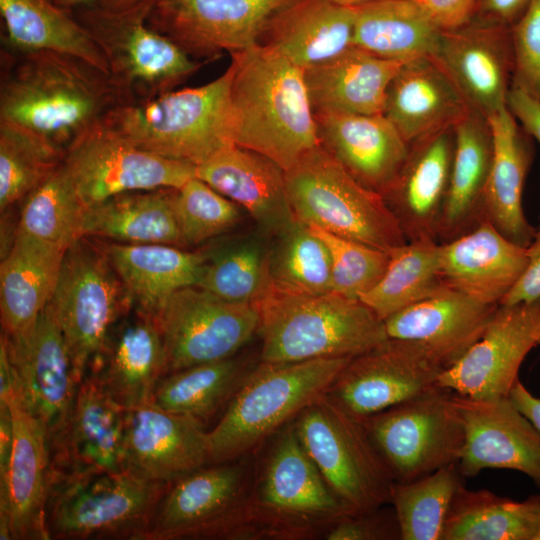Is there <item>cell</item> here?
I'll list each match as a JSON object with an SVG mask.
<instances>
[{
	"label": "cell",
	"instance_id": "6da1fadb",
	"mask_svg": "<svg viewBox=\"0 0 540 540\" xmlns=\"http://www.w3.org/2000/svg\"><path fill=\"white\" fill-rule=\"evenodd\" d=\"M230 55L231 143L290 169L319 144L305 70L260 44Z\"/></svg>",
	"mask_w": 540,
	"mask_h": 540
},
{
	"label": "cell",
	"instance_id": "7a4b0ae2",
	"mask_svg": "<svg viewBox=\"0 0 540 540\" xmlns=\"http://www.w3.org/2000/svg\"><path fill=\"white\" fill-rule=\"evenodd\" d=\"M121 102L110 78L69 55L23 52L1 84L0 122L70 145Z\"/></svg>",
	"mask_w": 540,
	"mask_h": 540
},
{
	"label": "cell",
	"instance_id": "3957f363",
	"mask_svg": "<svg viewBox=\"0 0 540 540\" xmlns=\"http://www.w3.org/2000/svg\"><path fill=\"white\" fill-rule=\"evenodd\" d=\"M269 439L228 539H303L351 515L304 449L292 422Z\"/></svg>",
	"mask_w": 540,
	"mask_h": 540
},
{
	"label": "cell",
	"instance_id": "277c9868",
	"mask_svg": "<svg viewBox=\"0 0 540 540\" xmlns=\"http://www.w3.org/2000/svg\"><path fill=\"white\" fill-rule=\"evenodd\" d=\"M258 307L263 362L353 358L388 339L384 321L366 304L334 292L298 295L274 289Z\"/></svg>",
	"mask_w": 540,
	"mask_h": 540
},
{
	"label": "cell",
	"instance_id": "5b68a950",
	"mask_svg": "<svg viewBox=\"0 0 540 540\" xmlns=\"http://www.w3.org/2000/svg\"><path fill=\"white\" fill-rule=\"evenodd\" d=\"M351 358L263 362L252 369L207 432L211 464L245 457L326 393Z\"/></svg>",
	"mask_w": 540,
	"mask_h": 540
},
{
	"label": "cell",
	"instance_id": "8992f818",
	"mask_svg": "<svg viewBox=\"0 0 540 540\" xmlns=\"http://www.w3.org/2000/svg\"><path fill=\"white\" fill-rule=\"evenodd\" d=\"M232 77L230 64L206 84L120 102L102 121L144 150L197 166L232 144Z\"/></svg>",
	"mask_w": 540,
	"mask_h": 540
},
{
	"label": "cell",
	"instance_id": "52a82bcc",
	"mask_svg": "<svg viewBox=\"0 0 540 540\" xmlns=\"http://www.w3.org/2000/svg\"><path fill=\"white\" fill-rule=\"evenodd\" d=\"M171 484L135 473L53 471L46 508L50 539L143 540Z\"/></svg>",
	"mask_w": 540,
	"mask_h": 540
},
{
	"label": "cell",
	"instance_id": "ba28073f",
	"mask_svg": "<svg viewBox=\"0 0 540 540\" xmlns=\"http://www.w3.org/2000/svg\"><path fill=\"white\" fill-rule=\"evenodd\" d=\"M295 218L384 251L407 242L383 196L356 181L320 144L285 171Z\"/></svg>",
	"mask_w": 540,
	"mask_h": 540
},
{
	"label": "cell",
	"instance_id": "9c48e42d",
	"mask_svg": "<svg viewBox=\"0 0 540 540\" xmlns=\"http://www.w3.org/2000/svg\"><path fill=\"white\" fill-rule=\"evenodd\" d=\"M291 422L304 449L351 515L390 504L395 481L361 419L324 393Z\"/></svg>",
	"mask_w": 540,
	"mask_h": 540
},
{
	"label": "cell",
	"instance_id": "30bf717a",
	"mask_svg": "<svg viewBox=\"0 0 540 540\" xmlns=\"http://www.w3.org/2000/svg\"><path fill=\"white\" fill-rule=\"evenodd\" d=\"M49 305L81 382L98 365L133 301L102 247L82 238L65 253Z\"/></svg>",
	"mask_w": 540,
	"mask_h": 540
},
{
	"label": "cell",
	"instance_id": "8fae6325",
	"mask_svg": "<svg viewBox=\"0 0 540 540\" xmlns=\"http://www.w3.org/2000/svg\"><path fill=\"white\" fill-rule=\"evenodd\" d=\"M454 395L435 384L361 419L395 482L458 464L465 433Z\"/></svg>",
	"mask_w": 540,
	"mask_h": 540
},
{
	"label": "cell",
	"instance_id": "7c38bea8",
	"mask_svg": "<svg viewBox=\"0 0 540 540\" xmlns=\"http://www.w3.org/2000/svg\"><path fill=\"white\" fill-rule=\"evenodd\" d=\"M151 1L119 10L101 7L84 15L82 24L105 56L121 102L169 91L203 64L149 24Z\"/></svg>",
	"mask_w": 540,
	"mask_h": 540
},
{
	"label": "cell",
	"instance_id": "4fadbf2b",
	"mask_svg": "<svg viewBox=\"0 0 540 540\" xmlns=\"http://www.w3.org/2000/svg\"><path fill=\"white\" fill-rule=\"evenodd\" d=\"M62 164L87 209L123 193L178 189L196 172L191 163L136 146L103 121L70 145Z\"/></svg>",
	"mask_w": 540,
	"mask_h": 540
},
{
	"label": "cell",
	"instance_id": "5bb4252c",
	"mask_svg": "<svg viewBox=\"0 0 540 540\" xmlns=\"http://www.w3.org/2000/svg\"><path fill=\"white\" fill-rule=\"evenodd\" d=\"M162 333L166 374L237 354L258 334V304L224 300L190 286L171 294L152 315Z\"/></svg>",
	"mask_w": 540,
	"mask_h": 540
},
{
	"label": "cell",
	"instance_id": "9a60e30c",
	"mask_svg": "<svg viewBox=\"0 0 540 540\" xmlns=\"http://www.w3.org/2000/svg\"><path fill=\"white\" fill-rule=\"evenodd\" d=\"M443 371L419 342L388 338L351 358L326 394L362 419L430 388Z\"/></svg>",
	"mask_w": 540,
	"mask_h": 540
},
{
	"label": "cell",
	"instance_id": "2e32d148",
	"mask_svg": "<svg viewBox=\"0 0 540 540\" xmlns=\"http://www.w3.org/2000/svg\"><path fill=\"white\" fill-rule=\"evenodd\" d=\"M287 0H152L148 22L192 58L214 60L256 46Z\"/></svg>",
	"mask_w": 540,
	"mask_h": 540
},
{
	"label": "cell",
	"instance_id": "e0dca14e",
	"mask_svg": "<svg viewBox=\"0 0 540 540\" xmlns=\"http://www.w3.org/2000/svg\"><path fill=\"white\" fill-rule=\"evenodd\" d=\"M539 340L540 300L499 305L481 338L436 384L475 399L509 397L525 357Z\"/></svg>",
	"mask_w": 540,
	"mask_h": 540
},
{
	"label": "cell",
	"instance_id": "ac0fdd59",
	"mask_svg": "<svg viewBox=\"0 0 540 540\" xmlns=\"http://www.w3.org/2000/svg\"><path fill=\"white\" fill-rule=\"evenodd\" d=\"M251 482L241 458L190 472L169 486L143 540L219 539Z\"/></svg>",
	"mask_w": 540,
	"mask_h": 540
},
{
	"label": "cell",
	"instance_id": "d6986e66",
	"mask_svg": "<svg viewBox=\"0 0 540 540\" xmlns=\"http://www.w3.org/2000/svg\"><path fill=\"white\" fill-rule=\"evenodd\" d=\"M3 403L11 410L13 437L7 467L0 473V539L49 540L52 457L46 431L18 399Z\"/></svg>",
	"mask_w": 540,
	"mask_h": 540
},
{
	"label": "cell",
	"instance_id": "ffe728a7",
	"mask_svg": "<svg viewBox=\"0 0 540 540\" xmlns=\"http://www.w3.org/2000/svg\"><path fill=\"white\" fill-rule=\"evenodd\" d=\"M2 336L17 370L21 404L41 422L51 448L68 423L80 381L49 303L27 339Z\"/></svg>",
	"mask_w": 540,
	"mask_h": 540
},
{
	"label": "cell",
	"instance_id": "44dd1931",
	"mask_svg": "<svg viewBox=\"0 0 540 540\" xmlns=\"http://www.w3.org/2000/svg\"><path fill=\"white\" fill-rule=\"evenodd\" d=\"M464 425L458 468L473 477L488 468L527 475L540 488V431L509 397L475 399L455 393Z\"/></svg>",
	"mask_w": 540,
	"mask_h": 540
},
{
	"label": "cell",
	"instance_id": "7402d4cb",
	"mask_svg": "<svg viewBox=\"0 0 540 540\" xmlns=\"http://www.w3.org/2000/svg\"><path fill=\"white\" fill-rule=\"evenodd\" d=\"M435 58L471 109L489 118L507 107L513 73L511 26L472 17L442 31Z\"/></svg>",
	"mask_w": 540,
	"mask_h": 540
},
{
	"label": "cell",
	"instance_id": "603a6c76",
	"mask_svg": "<svg viewBox=\"0 0 540 540\" xmlns=\"http://www.w3.org/2000/svg\"><path fill=\"white\" fill-rule=\"evenodd\" d=\"M207 432L202 421L153 403L126 410L127 470L172 484L210 463Z\"/></svg>",
	"mask_w": 540,
	"mask_h": 540
},
{
	"label": "cell",
	"instance_id": "cb8c5ba5",
	"mask_svg": "<svg viewBox=\"0 0 540 540\" xmlns=\"http://www.w3.org/2000/svg\"><path fill=\"white\" fill-rule=\"evenodd\" d=\"M125 412L94 373L80 382L68 423L51 446L52 469L61 473L127 470Z\"/></svg>",
	"mask_w": 540,
	"mask_h": 540
},
{
	"label": "cell",
	"instance_id": "d4e9b609",
	"mask_svg": "<svg viewBox=\"0 0 540 540\" xmlns=\"http://www.w3.org/2000/svg\"><path fill=\"white\" fill-rule=\"evenodd\" d=\"M453 150V128L410 144L399 174L382 195L407 241H437Z\"/></svg>",
	"mask_w": 540,
	"mask_h": 540
},
{
	"label": "cell",
	"instance_id": "484cf974",
	"mask_svg": "<svg viewBox=\"0 0 540 540\" xmlns=\"http://www.w3.org/2000/svg\"><path fill=\"white\" fill-rule=\"evenodd\" d=\"M499 305L444 287L384 320L388 338L422 344L445 370L481 338Z\"/></svg>",
	"mask_w": 540,
	"mask_h": 540
},
{
	"label": "cell",
	"instance_id": "4316f807",
	"mask_svg": "<svg viewBox=\"0 0 540 540\" xmlns=\"http://www.w3.org/2000/svg\"><path fill=\"white\" fill-rule=\"evenodd\" d=\"M319 144L361 185L383 195L399 174L408 144L383 114H314Z\"/></svg>",
	"mask_w": 540,
	"mask_h": 540
},
{
	"label": "cell",
	"instance_id": "83f0119b",
	"mask_svg": "<svg viewBox=\"0 0 540 540\" xmlns=\"http://www.w3.org/2000/svg\"><path fill=\"white\" fill-rule=\"evenodd\" d=\"M471 110L440 62L425 56L401 65L388 86L383 115L409 146L453 128Z\"/></svg>",
	"mask_w": 540,
	"mask_h": 540
},
{
	"label": "cell",
	"instance_id": "f1b7e54d",
	"mask_svg": "<svg viewBox=\"0 0 540 540\" xmlns=\"http://www.w3.org/2000/svg\"><path fill=\"white\" fill-rule=\"evenodd\" d=\"M195 176L246 209L267 234L274 236L296 220L285 170L258 152L227 145L197 165Z\"/></svg>",
	"mask_w": 540,
	"mask_h": 540
},
{
	"label": "cell",
	"instance_id": "f546056e",
	"mask_svg": "<svg viewBox=\"0 0 540 540\" xmlns=\"http://www.w3.org/2000/svg\"><path fill=\"white\" fill-rule=\"evenodd\" d=\"M527 263L526 247L507 239L487 221L440 244L444 285L487 304L500 305Z\"/></svg>",
	"mask_w": 540,
	"mask_h": 540
},
{
	"label": "cell",
	"instance_id": "4dcf8cb0",
	"mask_svg": "<svg viewBox=\"0 0 540 540\" xmlns=\"http://www.w3.org/2000/svg\"><path fill=\"white\" fill-rule=\"evenodd\" d=\"M166 350L155 318L136 309L113 328L103 355L90 372L123 409L149 404L166 375ZM89 374V373H88Z\"/></svg>",
	"mask_w": 540,
	"mask_h": 540
},
{
	"label": "cell",
	"instance_id": "1f68e13d",
	"mask_svg": "<svg viewBox=\"0 0 540 540\" xmlns=\"http://www.w3.org/2000/svg\"><path fill=\"white\" fill-rule=\"evenodd\" d=\"M66 249L16 233L0 264V311L4 335L27 339L51 301Z\"/></svg>",
	"mask_w": 540,
	"mask_h": 540
},
{
	"label": "cell",
	"instance_id": "d6a6232c",
	"mask_svg": "<svg viewBox=\"0 0 540 540\" xmlns=\"http://www.w3.org/2000/svg\"><path fill=\"white\" fill-rule=\"evenodd\" d=\"M258 44L306 70L353 46V10L333 0H287L268 19Z\"/></svg>",
	"mask_w": 540,
	"mask_h": 540
},
{
	"label": "cell",
	"instance_id": "836d02e7",
	"mask_svg": "<svg viewBox=\"0 0 540 540\" xmlns=\"http://www.w3.org/2000/svg\"><path fill=\"white\" fill-rule=\"evenodd\" d=\"M493 160L484 196V217L503 236L527 247L536 229L523 210L525 181L533 163V138L506 107L488 118Z\"/></svg>",
	"mask_w": 540,
	"mask_h": 540
},
{
	"label": "cell",
	"instance_id": "e575fe53",
	"mask_svg": "<svg viewBox=\"0 0 540 540\" xmlns=\"http://www.w3.org/2000/svg\"><path fill=\"white\" fill-rule=\"evenodd\" d=\"M449 186L437 241H452L485 221L484 196L493 160V134L483 114L471 110L454 127Z\"/></svg>",
	"mask_w": 540,
	"mask_h": 540
},
{
	"label": "cell",
	"instance_id": "d590c367",
	"mask_svg": "<svg viewBox=\"0 0 540 540\" xmlns=\"http://www.w3.org/2000/svg\"><path fill=\"white\" fill-rule=\"evenodd\" d=\"M403 63L352 46L306 69L314 114H383L388 86Z\"/></svg>",
	"mask_w": 540,
	"mask_h": 540
},
{
	"label": "cell",
	"instance_id": "8d00e7d4",
	"mask_svg": "<svg viewBox=\"0 0 540 540\" xmlns=\"http://www.w3.org/2000/svg\"><path fill=\"white\" fill-rule=\"evenodd\" d=\"M102 249L137 309L153 315L174 292L197 286L208 257L169 244H106Z\"/></svg>",
	"mask_w": 540,
	"mask_h": 540
},
{
	"label": "cell",
	"instance_id": "74e56055",
	"mask_svg": "<svg viewBox=\"0 0 540 540\" xmlns=\"http://www.w3.org/2000/svg\"><path fill=\"white\" fill-rule=\"evenodd\" d=\"M351 7L353 46L403 62L437 55L443 30L416 0H373Z\"/></svg>",
	"mask_w": 540,
	"mask_h": 540
},
{
	"label": "cell",
	"instance_id": "f35d334b",
	"mask_svg": "<svg viewBox=\"0 0 540 540\" xmlns=\"http://www.w3.org/2000/svg\"><path fill=\"white\" fill-rule=\"evenodd\" d=\"M174 189L123 193L88 208L83 238L96 236L126 244L183 245L173 206Z\"/></svg>",
	"mask_w": 540,
	"mask_h": 540
},
{
	"label": "cell",
	"instance_id": "ab89813d",
	"mask_svg": "<svg viewBox=\"0 0 540 540\" xmlns=\"http://www.w3.org/2000/svg\"><path fill=\"white\" fill-rule=\"evenodd\" d=\"M0 11L13 47L69 55L109 77L107 60L90 32L48 0H0Z\"/></svg>",
	"mask_w": 540,
	"mask_h": 540
},
{
	"label": "cell",
	"instance_id": "60d3db41",
	"mask_svg": "<svg viewBox=\"0 0 540 540\" xmlns=\"http://www.w3.org/2000/svg\"><path fill=\"white\" fill-rule=\"evenodd\" d=\"M255 366L235 354L168 373L159 381L151 403L205 423L229 404Z\"/></svg>",
	"mask_w": 540,
	"mask_h": 540
},
{
	"label": "cell",
	"instance_id": "b9f144b4",
	"mask_svg": "<svg viewBox=\"0 0 540 540\" xmlns=\"http://www.w3.org/2000/svg\"><path fill=\"white\" fill-rule=\"evenodd\" d=\"M389 253L384 275L360 298L382 321L446 287L440 273L437 241H407Z\"/></svg>",
	"mask_w": 540,
	"mask_h": 540
},
{
	"label": "cell",
	"instance_id": "7bdbcfd3",
	"mask_svg": "<svg viewBox=\"0 0 540 540\" xmlns=\"http://www.w3.org/2000/svg\"><path fill=\"white\" fill-rule=\"evenodd\" d=\"M441 540H533L529 504L462 486L450 505Z\"/></svg>",
	"mask_w": 540,
	"mask_h": 540
},
{
	"label": "cell",
	"instance_id": "ee69618b",
	"mask_svg": "<svg viewBox=\"0 0 540 540\" xmlns=\"http://www.w3.org/2000/svg\"><path fill=\"white\" fill-rule=\"evenodd\" d=\"M198 287L227 301L258 304L273 291L270 245L249 236L232 242L207 259Z\"/></svg>",
	"mask_w": 540,
	"mask_h": 540
},
{
	"label": "cell",
	"instance_id": "f6af8a7d",
	"mask_svg": "<svg viewBox=\"0 0 540 540\" xmlns=\"http://www.w3.org/2000/svg\"><path fill=\"white\" fill-rule=\"evenodd\" d=\"M464 479L458 464H452L413 481L394 482L390 504L401 540H441L450 505Z\"/></svg>",
	"mask_w": 540,
	"mask_h": 540
},
{
	"label": "cell",
	"instance_id": "bcb514c9",
	"mask_svg": "<svg viewBox=\"0 0 540 540\" xmlns=\"http://www.w3.org/2000/svg\"><path fill=\"white\" fill-rule=\"evenodd\" d=\"M86 210L61 164L25 199L16 233L68 250L83 238Z\"/></svg>",
	"mask_w": 540,
	"mask_h": 540
},
{
	"label": "cell",
	"instance_id": "7dc6e473",
	"mask_svg": "<svg viewBox=\"0 0 540 540\" xmlns=\"http://www.w3.org/2000/svg\"><path fill=\"white\" fill-rule=\"evenodd\" d=\"M270 273L274 288L298 295L331 290V260L325 243L299 220L274 235Z\"/></svg>",
	"mask_w": 540,
	"mask_h": 540
},
{
	"label": "cell",
	"instance_id": "c3c4849f",
	"mask_svg": "<svg viewBox=\"0 0 540 540\" xmlns=\"http://www.w3.org/2000/svg\"><path fill=\"white\" fill-rule=\"evenodd\" d=\"M65 151L0 122V210L25 200L62 164Z\"/></svg>",
	"mask_w": 540,
	"mask_h": 540
},
{
	"label": "cell",
	"instance_id": "681fc988",
	"mask_svg": "<svg viewBox=\"0 0 540 540\" xmlns=\"http://www.w3.org/2000/svg\"><path fill=\"white\" fill-rule=\"evenodd\" d=\"M173 206L183 245H197L216 237L241 219L238 205L198 177L174 189Z\"/></svg>",
	"mask_w": 540,
	"mask_h": 540
},
{
	"label": "cell",
	"instance_id": "f907efd6",
	"mask_svg": "<svg viewBox=\"0 0 540 540\" xmlns=\"http://www.w3.org/2000/svg\"><path fill=\"white\" fill-rule=\"evenodd\" d=\"M308 226L328 248L332 292L360 299L380 281L389 264L388 251Z\"/></svg>",
	"mask_w": 540,
	"mask_h": 540
},
{
	"label": "cell",
	"instance_id": "816d5d0a",
	"mask_svg": "<svg viewBox=\"0 0 540 540\" xmlns=\"http://www.w3.org/2000/svg\"><path fill=\"white\" fill-rule=\"evenodd\" d=\"M513 73L511 87L540 101V0H531L511 26Z\"/></svg>",
	"mask_w": 540,
	"mask_h": 540
},
{
	"label": "cell",
	"instance_id": "f5cc1de1",
	"mask_svg": "<svg viewBox=\"0 0 540 540\" xmlns=\"http://www.w3.org/2000/svg\"><path fill=\"white\" fill-rule=\"evenodd\" d=\"M327 540H390L401 539L394 509L346 515L332 524L325 533Z\"/></svg>",
	"mask_w": 540,
	"mask_h": 540
},
{
	"label": "cell",
	"instance_id": "db71d44e",
	"mask_svg": "<svg viewBox=\"0 0 540 540\" xmlns=\"http://www.w3.org/2000/svg\"><path fill=\"white\" fill-rule=\"evenodd\" d=\"M527 267L500 305L530 303L540 300V224L532 242L526 247Z\"/></svg>",
	"mask_w": 540,
	"mask_h": 540
},
{
	"label": "cell",
	"instance_id": "11a10c76",
	"mask_svg": "<svg viewBox=\"0 0 540 540\" xmlns=\"http://www.w3.org/2000/svg\"><path fill=\"white\" fill-rule=\"evenodd\" d=\"M442 30L456 28L473 17L476 0H416Z\"/></svg>",
	"mask_w": 540,
	"mask_h": 540
},
{
	"label": "cell",
	"instance_id": "9f6ffc18",
	"mask_svg": "<svg viewBox=\"0 0 540 540\" xmlns=\"http://www.w3.org/2000/svg\"><path fill=\"white\" fill-rule=\"evenodd\" d=\"M507 108L525 131L540 144V101L516 88H510Z\"/></svg>",
	"mask_w": 540,
	"mask_h": 540
},
{
	"label": "cell",
	"instance_id": "6f0895ef",
	"mask_svg": "<svg viewBox=\"0 0 540 540\" xmlns=\"http://www.w3.org/2000/svg\"><path fill=\"white\" fill-rule=\"evenodd\" d=\"M530 2L531 0H476L473 17L512 26Z\"/></svg>",
	"mask_w": 540,
	"mask_h": 540
},
{
	"label": "cell",
	"instance_id": "680465c9",
	"mask_svg": "<svg viewBox=\"0 0 540 540\" xmlns=\"http://www.w3.org/2000/svg\"><path fill=\"white\" fill-rule=\"evenodd\" d=\"M509 398L540 431V397L534 396L518 379L510 391Z\"/></svg>",
	"mask_w": 540,
	"mask_h": 540
},
{
	"label": "cell",
	"instance_id": "91938a15",
	"mask_svg": "<svg viewBox=\"0 0 540 540\" xmlns=\"http://www.w3.org/2000/svg\"><path fill=\"white\" fill-rule=\"evenodd\" d=\"M529 504L533 521V540H540V493L526 499Z\"/></svg>",
	"mask_w": 540,
	"mask_h": 540
},
{
	"label": "cell",
	"instance_id": "94428289",
	"mask_svg": "<svg viewBox=\"0 0 540 540\" xmlns=\"http://www.w3.org/2000/svg\"><path fill=\"white\" fill-rule=\"evenodd\" d=\"M139 1L141 0H102V5L107 9L118 10L128 8Z\"/></svg>",
	"mask_w": 540,
	"mask_h": 540
},
{
	"label": "cell",
	"instance_id": "6125c7cd",
	"mask_svg": "<svg viewBox=\"0 0 540 540\" xmlns=\"http://www.w3.org/2000/svg\"><path fill=\"white\" fill-rule=\"evenodd\" d=\"M344 6H356L373 0H333Z\"/></svg>",
	"mask_w": 540,
	"mask_h": 540
},
{
	"label": "cell",
	"instance_id": "be15d7a7",
	"mask_svg": "<svg viewBox=\"0 0 540 540\" xmlns=\"http://www.w3.org/2000/svg\"><path fill=\"white\" fill-rule=\"evenodd\" d=\"M61 1L66 2V3L77 4V3L89 2V1H92V0H61Z\"/></svg>",
	"mask_w": 540,
	"mask_h": 540
},
{
	"label": "cell",
	"instance_id": "e7e4bbea",
	"mask_svg": "<svg viewBox=\"0 0 540 540\" xmlns=\"http://www.w3.org/2000/svg\"><path fill=\"white\" fill-rule=\"evenodd\" d=\"M539 345H540V340H539Z\"/></svg>",
	"mask_w": 540,
	"mask_h": 540
}]
</instances>
